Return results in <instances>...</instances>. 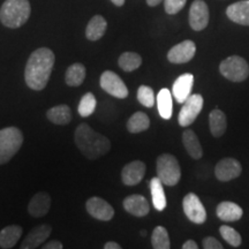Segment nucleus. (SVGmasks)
Masks as SVG:
<instances>
[{"instance_id": "6e6552de", "label": "nucleus", "mask_w": 249, "mask_h": 249, "mask_svg": "<svg viewBox=\"0 0 249 249\" xmlns=\"http://www.w3.org/2000/svg\"><path fill=\"white\" fill-rule=\"evenodd\" d=\"M102 89L107 93H110L113 97L124 99L128 96V88L124 83V81L120 79L119 75L111 71H105L101 76Z\"/></svg>"}, {"instance_id": "dca6fc26", "label": "nucleus", "mask_w": 249, "mask_h": 249, "mask_svg": "<svg viewBox=\"0 0 249 249\" xmlns=\"http://www.w3.org/2000/svg\"><path fill=\"white\" fill-rule=\"evenodd\" d=\"M124 209L135 217H144L150 211V205L144 196L134 194L124 198Z\"/></svg>"}, {"instance_id": "b1692460", "label": "nucleus", "mask_w": 249, "mask_h": 249, "mask_svg": "<svg viewBox=\"0 0 249 249\" xmlns=\"http://www.w3.org/2000/svg\"><path fill=\"white\" fill-rule=\"evenodd\" d=\"M164 183L158 177H155L150 180V192L152 197V203L156 210L163 211L166 208V196H165V192L163 188Z\"/></svg>"}, {"instance_id": "f704fd0d", "label": "nucleus", "mask_w": 249, "mask_h": 249, "mask_svg": "<svg viewBox=\"0 0 249 249\" xmlns=\"http://www.w3.org/2000/svg\"><path fill=\"white\" fill-rule=\"evenodd\" d=\"M187 0H164L165 12L170 15L179 13L185 7Z\"/></svg>"}, {"instance_id": "f03ea898", "label": "nucleus", "mask_w": 249, "mask_h": 249, "mask_svg": "<svg viewBox=\"0 0 249 249\" xmlns=\"http://www.w3.org/2000/svg\"><path fill=\"white\" fill-rule=\"evenodd\" d=\"M75 143L88 160H98L111 149V142L104 135L95 132L89 124H81L75 130Z\"/></svg>"}, {"instance_id": "f8f14e48", "label": "nucleus", "mask_w": 249, "mask_h": 249, "mask_svg": "<svg viewBox=\"0 0 249 249\" xmlns=\"http://www.w3.org/2000/svg\"><path fill=\"white\" fill-rule=\"evenodd\" d=\"M196 45L193 40H183L179 44L174 45L167 53V59L172 64H185L194 58Z\"/></svg>"}, {"instance_id": "aec40b11", "label": "nucleus", "mask_w": 249, "mask_h": 249, "mask_svg": "<svg viewBox=\"0 0 249 249\" xmlns=\"http://www.w3.org/2000/svg\"><path fill=\"white\" fill-rule=\"evenodd\" d=\"M244 211L233 202H222L217 207V217L224 222H236L242 217Z\"/></svg>"}, {"instance_id": "1a4fd4ad", "label": "nucleus", "mask_w": 249, "mask_h": 249, "mask_svg": "<svg viewBox=\"0 0 249 249\" xmlns=\"http://www.w3.org/2000/svg\"><path fill=\"white\" fill-rule=\"evenodd\" d=\"M182 207L187 218L194 224H203L207 220V211L198 196L194 193H189L185 196Z\"/></svg>"}, {"instance_id": "a878e982", "label": "nucleus", "mask_w": 249, "mask_h": 249, "mask_svg": "<svg viewBox=\"0 0 249 249\" xmlns=\"http://www.w3.org/2000/svg\"><path fill=\"white\" fill-rule=\"evenodd\" d=\"M46 117L52 124H67L73 119L71 107L65 104L57 105V107L50 108L46 113Z\"/></svg>"}, {"instance_id": "ddd939ff", "label": "nucleus", "mask_w": 249, "mask_h": 249, "mask_svg": "<svg viewBox=\"0 0 249 249\" xmlns=\"http://www.w3.org/2000/svg\"><path fill=\"white\" fill-rule=\"evenodd\" d=\"M241 164L234 158H224L218 161L214 167L216 178L220 181H230V180L238 178L241 174Z\"/></svg>"}, {"instance_id": "c756f323", "label": "nucleus", "mask_w": 249, "mask_h": 249, "mask_svg": "<svg viewBox=\"0 0 249 249\" xmlns=\"http://www.w3.org/2000/svg\"><path fill=\"white\" fill-rule=\"evenodd\" d=\"M120 68L124 71H133L141 66L142 58L141 55L135 52H124L119 57L118 60Z\"/></svg>"}, {"instance_id": "c9c22d12", "label": "nucleus", "mask_w": 249, "mask_h": 249, "mask_svg": "<svg viewBox=\"0 0 249 249\" xmlns=\"http://www.w3.org/2000/svg\"><path fill=\"white\" fill-rule=\"evenodd\" d=\"M203 248L205 249H223V245L213 236H208L203 240Z\"/></svg>"}, {"instance_id": "2f4dec72", "label": "nucleus", "mask_w": 249, "mask_h": 249, "mask_svg": "<svg viewBox=\"0 0 249 249\" xmlns=\"http://www.w3.org/2000/svg\"><path fill=\"white\" fill-rule=\"evenodd\" d=\"M96 107H97V101H96V97L93 96L91 92H87L82 98H81L79 107H77V111H79L81 117H89L95 112Z\"/></svg>"}, {"instance_id": "4be33fe9", "label": "nucleus", "mask_w": 249, "mask_h": 249, "mask_svg": "<svg viewBox=\"0 0 249 249\" xmlns=\"http://www.w3.org/2000/svg\"><path fill=\"white\" fill-rule=\"evenodd\" d=\"M107 28V22L102 15H95L91 20L89 21L88 26L86 29V36L89 40H95L101 39L104 36L105 31Z\"/></svg>"}, {"instance_id": "cd10ccee", "label": "nucleus", "mask_w": 249, "mask_h": 249, "mask_svg": "<svg viewBox=\"0 0 249 249\" xmlns=\"http://www.w3.org/2000/svg\"><path fill=\"white\" fill-rule=\"evenodd\" d=\"M86 67L82 64H76L71 65L67 68L66 75H65V81L70 87H79L83 83V81L86 79Z\"/></svg>"}, {"instance_id": "412c9836", "label": "nucleus", "mask_w": 249, "mask_h": 249, "mask_svg": "<svg viewBox=\"0 0 249 249\" xmlns=\"http://www.w3.org/2000/svg\"><path fill=\"white\" fill-rule=\"evenodd\" d=\"M22 227L18 225L6 226L0 231V248H13L22 235Z\"/></svg>"}, {"instance_id": "79ce46f5", "label": "nucleus", "mask_w": 249, "mask_h": 249, "mask_svg": "<svg viewBox=\"0 0 249 249\" xmlns=\"http://www.w3.org/2000/svg\"><path fill=\"white\" fill-rule=\"evenodd\" d=\"M145 234H147V232H145V231H141V235H142V236H145Z\"/></svg>"}, {"instance_id": "20e7f679", "label": "nucleus", "mask_w": 249, "mask_h": 249, "mask_svg": "<svg viewBox=\"0 0 249 249\" xmlns=\"http://www.w3.org/2000/svg\"><path fill=\"white\" fill-rule=\"evenodd\" d=\"M23 143L22 132L17 127L0 129V165L8 163Z\"/></svg>"}, {"instance_id": "e433bc0d", "label": "nucleus", "mask_w": 249, "mask_h": 249, "mask_svg": "<svg viewBox=\"0 0 249 249\" xmlns=\"http://www.w3.org/2000/svg\"><path fill=\"white\" fill-rule=\"evenodd\" d=\"M62 244L60 241L58 240H52V241H49L48 244H45L43 246V248L44 249H62Z\"/></svg>"}, {"instance_id": "a211bd4d", "label": "nucleus", "mask_w": 249, "mask_h": 249, "mask_svg": "<svg viewBox=\"0 0 249 249\" xmlns=\"http://www.w3.org/2000/svg\"><path fill=\"white\" fill-rule=\"evenodd\" d=\"M226 15L233 22L249 26V0H241L230 5L226 9Z\"/></svg>"}, {"instance_id": "2eb2a0df", "label": "nucleus", "mask_w": 249, "mask_h": 249, "mask_svg": "<svg viewBox=\"0 0 249 249\" xmlns=\"http://www.w3.org/2000/svg\"><path fill=\"white\" fill-rule=\"evenodd\" d=\"M52 232V227L48 224H43L35 227L34 230L28 233L24 241L21 245V249H35L38 248L40 245L45 242Z\"/></svg>"}, {"instance_id": "9b49d317", "label": "nucleus", "mask_w": 249, "mask_h": 249, "mask_svg": "<svg viewBox=\"0 0 249 249\" xmlns=\"http://www.w3.org/2000/svg\"><path fill=\"white\" fill-rule=\"evenodd\" d=\"M87 211L90 216L103 222L111 220L114 216V209L110 203L98 196L90 197L86 203Z\"/></svg>"}, {"instance_id": "0eeeda50", "label": "nucleus", "mask_w": 249, "mask_h": 249, "mask_svg": "<svg viewBox=\"0 0 249 249\" xmlns=\"http://www.w3.org/2000/svg\"><path fill=\"white\" fill-rule=\"evenodd\" d=\"M203 97L198 93L191 95L185 102L182 103L183 107L179 112L178 121L180 126L187 127L194 123L200 112L203 108Z\"/></svg>"}, {"instance_id": "393cba45", "label": "nucleus", "mask_w": 249, "mask_h": 249, "mask_svg": "<svg viewBox=\"0 0 249 249\" xmlns=\"http://www.w3.org/2000/svg\"><path fill=\"white\" fill-rule=\"evenodd\" d=\"M157 107L160 117L163 119H171L173 113V101L172 93L169 89L163 88L157 95Z\"/></svg>"}, {"instance_id": "473e14b6", "label": "nucleus", "mask_w": 249, "mask_h": 249, "mask_svg": "<svg viewBox=\"0 0 249 249\" xmlns=\"http://www.w3.org/2000/svg\"><path fill=\"white\" fill-rule=\"evenodd\" d=\"M219 232L224 240H225L227 244L231 245L232 247H239V246L241 245V235L239 234L234 229H232V227L223 225L220 226Z\"/></svg>"}, {"instance_id": "423d86ee", "label": "nucleus", "mask_w": 249, "mask_h": 249, "mask_svg": "<svg viewBox=\"0 0 249 249\" xmlns=\"http://www.w3.org/2000/svg\"><path fill=\"white\" fill-rule=\"evenodd\" d=\"M219 71L224 77L233 82H242L249 76V65L242 57L232 55L219 65Z\"/></svg>"}, {"instance_id": "7ed1b4c3", "label": "nucleus", "mask_w": 249, "mask_h": 249, "mask_svg": "<svg viewBox=\"0 0 249 249\" xmlns=\"http://www.w3.org/2000/svg\"><path fill=\"white\" fill-rule=\"evenodd\" d=\"M30 13L29 0H6L0 8V21L5 27L17 29L27 22Z\"/></svg>"}, {"instance_id": "4468645a", "label": "nucleus", "mask_w": 249, "mask_h": 249, "mask_svg": "<svg viewBox=\"0 0 249 249\" xmlns=\"http://www.w3.org/2000/svg\"><path fill=\"white\" fill-rule=\"evenodd\" d=\"M145 164L141 160H134L127 164L121 172V179L126 186H135L142 181L145 176Z\"/></svg>"}, {"instance_id": "6ab92c4d", "label": "nucleus", "mask_w": 249, "mask_h": 249, "mask_svg": "<svg viewBox=\"0 0 249 249\" xmlns=\"http://www.w3.org/2000/svg\"><path fill=\"white\" fill-rule=\"evenodd\" d=\"M51 208V197L48 193L39 192L31 198L28 205V211L33 217H43Z\"/></svg>"}, {"instance_id": "ea45409f", "label": "nucleus", "mask_w": 249, "mask_h": 249, "mask_svg": "<svg viewBox=\"0 0 249 249\" xmlns=\"http://www.w3.org/2000/svg\"><path fill=\"white\" fill-rule=\"evenodd\" d=\"M163 0H147V4L150 6V7H155V6H158Z\"/></svg>"}, {"instance_id": "72a5a7b5", "label": "nucleus", "mask_w": 249, "mask_h": 249, "mask_svg": "<svg viewBox=\"0 0 249 249\" xmlns=\"http://www.w3.org/2000/svg\"><path fill=\"white\" fill-rule=\"evenodd\" d=\"M138 99L143 107H152L155 104L154 90L148 86H141L138 90Z\"/></svg>"}, {"instance_id": "7c9ffc66", "label": "nucleus", "mask_w": 249, "mask_h": 249, "mask_svg": "<svg viewBox=\"0 0 249 249\" xmlns=\"http://www.w3.org/2000/svg\"><path fill=\"white\" fill-rule=\"evenodd\" d=\"M151 244L155 249H169L171 247L169 233L165 227H156L151 235Z\"/></svg>"}, {"instance_id": "39448f33", "label": "nucleus", "mask_w": 249, "mask_h": 249, "mask_svg": "<svg viewBox=\"0 0 249 249\" xmlns=\"http://www.w3.org/2000/svg\"><path fill=\"white\" fill-rule=\"evenodd\" d=\"M157 177L166 186H176L179 182L181 169L173 155L163 154L157 158Z\"/></svg>"}, {"instance_id": "58836bf2", "label": "nucleus", "mask_w": 249, "mask_h": 249, "mask_svg": "<svg viewBox=\"0 0 249 249\" xmlns=\"http://www.w3.org/2000/svg\"><path fill=\"white\" fill-rule=\"evenodd\" d=\"M104 248L105 249H121V246L119 244H117V242L108 241L104 245Z\"/></svg>"}, {"instance_id": "9d476101", "label": "nucleus", "mask_w": 249, "mask_h": 249, "mask_svg": "<svg viewBox=\"0 0 249 249\" xmlns=\"http://www.w3.org/2000/svg\"><path fill=\"white\" fill-rule=\"evenodd\" d=\"M209 8L203 0H194L189 8V26L193 30L201 31L209 23Z\"/></svg>"}, {"instance_id": "f3484780", "label": "nucleus", "mask_w": 249, "mask_h": 249, "mask_svg": "<svg viewBox=\"0 0 249 249\" xmlns=\"http://www.w3.org/2000/svg\"><path fill=\"white\" fill-rule=\"evenodd\" d=\"M193 85H194V76L193 74L185 73L180 75L176 82L173 83L172 93L178 103H183L191 96Z\"/></svg>"}, {"instance_id": "f257e3e1", "label": "nucleus", "mask_w": 249, "mask_h": 249, "mask_svg": "<svg viewBox=\"0 0 249 249\" xmlns=\"http://www.w3.org/2000/svg\"><path fill=\"white\" fill-rule=\"evenodd\" d=\"M54 53L48 48H39L28 59L24 79L27 86L33 90H43L48 85L54 65Z\"/></svg>"}, {"instance_id": "4c0bfd02", "label": "nucleus", "mask_w": 249, "mask_h": 249, "mask_svg": "<svg viewBox=\"0 0 249 249\" xmlns=\"http://www.w3.org/2000/svg\"><path fill=\"white\" fill-rule=\"evenodd\" d=\"M183 249H197L198 246L194 240H188L182 245Z\"/></svg>"}, {"instance_id": "5701e85b", "label": "nucleus", "mask_w": 249, "mask_h": 249, "mask_svg": "<svg viewBox=\"0 0 249 249\" xmlns=\"http://www.w3.org/2000/svg\"><path fill=\"white\" fill-rule=\"evenodd\" d=\"M182 142L185 145L187 152L194 160H200L203 156L201 143L198 141V138L192 129H186L182 134Z\"/></svg>"}, {"instance_id": "a19ab883", "label": "nucleus", "mask_w": 249, "mask_h": 249, "mask_svg": "<svg viewBox=\"0 0 249 249\" xmlns=\"http://www.w3.org/2000/svg\"><path fill=\"white\" fill-rule=\"evenodd\" d=\"M111 1L116 6H118V7H120V6H123L124 4V0H111Z\"/></svg>"}, {"instance_id": "c85d7f7f", "label": "nucleus", "mask_w": 249, "mask_h": 249, "mask_svg": "<svg viewBox=\"0 0 249 249\" xmlns=\"http://www.w3.org/2000/svg\"><path fill=\"white\" fill-rule=\"evenodd\" d=\"M149 127H150V119L143 112H136L127 121V129L132 134L144 132Z\"/></svg>"}, {"instance_id": "bb28decb", "label": "nucleus", "mask_w": 249, "mask_h": 249, "mask_svg": "<svg viewBox=\"0 0 249 249\" xmlns=\"http://www.w3.org/2000/svg\"><path fill=\"white\" fill-rule=\"evenodd\" d=\"M209 124L211 134L214 138H220L225 133L227 127L225 113L218 108H214L213 111H211L209 116Z\"/></svg>"}]
</instances>
